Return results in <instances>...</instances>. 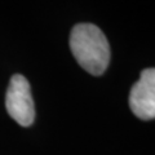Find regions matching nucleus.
<instances>
[{"instance_id":"f257e3e1","label":"nucleus","mask_w":155,"mask_h":155,"mask_svg":"<svg viewBox=\"0 0 155 155\" xmlns=\"http://www.w3.org/2000/svg\"><path fill=\"white\" fill-rule=\"evenodd\" d=\"M70 49L76 62L92 75H102L110 62V45L101 28L92 23L74 26Z\"/></svg>"},{"instance_id":"7ed1b4c3","label":"nucleus","mask_w":155,"mask_h":155,"mask_svg":"<svg viewBox=\"0 0 155 155\" xmlns=\"http://www.w3.org/2000/svg\"><path fill=\"white\" fill-rule=\"evenodd\" d=\"M129 107L142 120L155 119V69H145L129 92Z\"/></svg>"},{"instance_id":"f03ea898","label":"nucleus","mask_w":155,"mask_h":155,"mask_svg":"<svg viewBox=\"0 0 155 155\" xmlns=\"http://www.w3.org/2000/svg\"><path fill=\"white\" fill-rule=\"evenodd\" d=\"M7 111L13 120L28 127L35 119V105H34L30 83L23 75L16 74L11 78L7 94H5Z\"/></svg>"}]
</instances>
